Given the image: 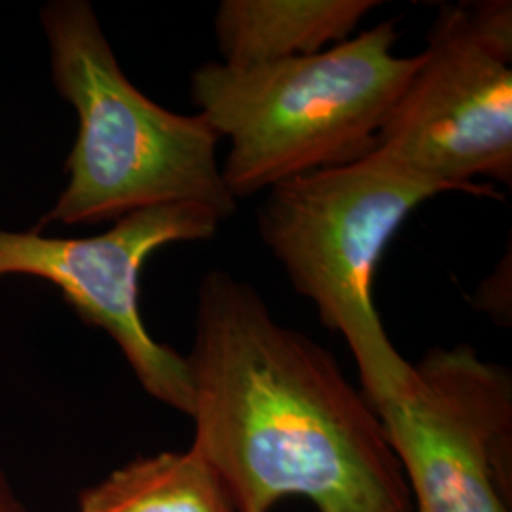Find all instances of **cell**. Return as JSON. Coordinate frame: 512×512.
I'll return each instance as SVG.
<instances>
[{"label": "cell", "mask_w": 512, "mask_h": 512, "mask_svg": "<svg viewBox=\"0 0 512 512\" xmlns=\"http://www.w3.org/2000/svg\"><path fill=\"white\" fill-rule=\"evenodd\" d=\"M194 448L236 512L302 497L317 512H414L382 421L329 349L275 321L264 296L224 270L198 289L186 357Z\"/></svg>", "instance_id": "obj_1"}, {"label": "cell", "mask_w": 512, "mask_h": 512, "mask_svg": "<svg viewBox=\"0 0 512 512\" xmlns=\"http://www.w3.org/2000/svg\"><path fill=\"white\" fill-rule=\"evenodd\" d=\"M397 38V21L387 19L319 54L247 69L200 65L190 95L220 139H230L220 167L228 192L249 198L368 156L421 63V52H393Z\"/></svg>", "instance_id": "obj_2"}, {"label": "cell", "mask_w": 512, "mask_h": 512, "mask_svg": "<svg viewBox=\"0 0 512 512\" xmlns=\"http://www.w3.org/2000/svg\"><path fill=\"white\" fill-rule=\"evenodd\" d=\"M59 95L73 105L78 135L69 183L40 226L118 220L167 203H198L230 219L238 200L219 164L220 135L202 114L160 107L137 90L86 0L52 2L42 12Z\"/></svg>", "instance_id": "obj_3"}, {"label": "cell", "mask_w": 512, "mask_h": 512, "mask_svg": "<svg viewBox=\"0 0 512 512\" xmlns=\"http://www.w3.org/2000/svg\"><path fill=\"white\" fill-rule=\"evenodd\" d=\"M446 192L458 190L374 148L353 164L275 184L256 215L260 239L294 291L315 304L327 329L346 338L374 410L412 374L374 306V274L410 213Z\"/></svg>", "instance_id": "obj_4"}, {"label": "cell", "mask_w": 512, "mask_h": 512, "mask_svg": "<svg viewBox=\"0 0 512 512\" xmlns=\"http://www.w3.org/2000/svg\"><path fill=\"white\" fill-rule=\"evenodd\" d=\"M376 148L471 196L512 184V4L442 6Z\"/></svg>", "instance_id": "obj_5"}, {"label": "cell", "mask_w": 512, "mask_h": 512, "mask_svg": "<svg viewBox=\"0 0 512 512\" xmlns=\"http://www.w3.org/2000/svg\"><path fill=\"white\" fill-rule=\"evenodd\" d=\"M414 512H512V378L469 346L431 349L376 410Z\"/></svg>", "instance_id": "obj_6"}, {"label": "cell", "mask_w": 512, "mask_h": 512, "mask_svg": "<svg viewBox=\"0 0 512 512\" xmlns=\"http://www.w3.org/2000/svg\"><path fill=\"white\" fill-rule=\"evenodd\" d=\"M220 222L215 211L198 203H167L133 211L92 238L0 230V277L31 275L55 285L84 323L116 342L150 397L192 416L186 357L150 336L139 285L148 256L171 243L215 238Z\"/></svg>", "instance_id": "obj_7"}, {"label": "cell", "mask_w": 512, "mask_h": 512, "mask_svg": "<svg viewBox=\"0 0 512 512\" xmlns=\"http://www.w3.org/2000/svg\"><path fill=\"white\" fill-rule=\"evenodd\" d=\"M380 0H222L213 19L222 61L256 67L346 42Z\"/></svg>", "instance_id": "obj_8"}, {"label": "cell", "mask_w": 512, "mask_h": 512, "mask_svg": "<svg viewBox=\"0 0 512 512\" xmlns=\"http://www.w3.org/2000/svg\"><path fill=\"white\" fill-rule=\"evenodd\" d=\"M78 512H236L226 486L194 450L131 461L84 490Z\"/></svg>", "instance_id": "obj_9"}, {"label": "cell", "mask_w": 512, "mask_h": 512, "mask_svg": "<svg viewBox=\"0 0 512 512\" xmlns=\"http://www.w3.org/2000/svg\"><path fill=\"white\" fill-rule=\"evenodd\" d=\"M0 512H27L2 473H0Z\"/></svg>", "instance_id": "obj_10"}]
</instances>
